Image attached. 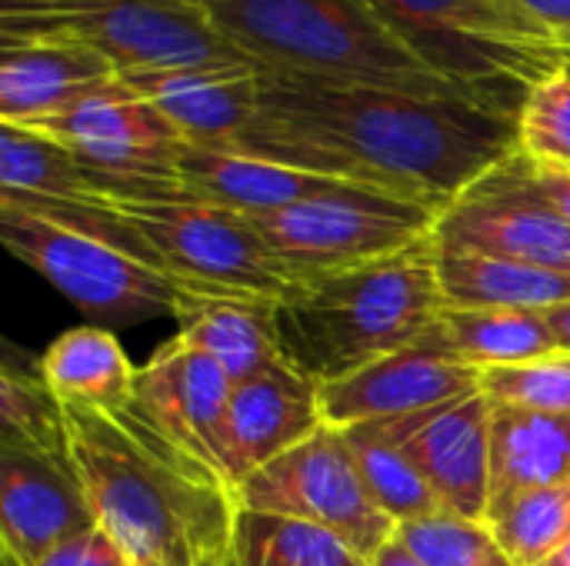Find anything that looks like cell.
<instances>
[{"label": "cell", "mask_w": 570, "mask_h": 566, "mask_svg": "<svg viewBox=\"0 0 570 566\" xmlns=\"http://www.w3.org/2000/svg\"><path fill=\"white\" fill-rule=\"evenodd\" d=\"M234 566H237V564H234Z\"/></svg>", "instance_id": "ab89813d"}, {"label": "cell", "mask_w": 570, "mask_h": 566, "mask_svg": "<svg viewBox=\"0 0 570 566\" xmlns=\"http://www.w3.org/2000/svg\"><path fill=\"white\" fill-rule=\"evenodd\" d=\"M97 527L127 566H234L237 487L174 444L134 397L104 414L60 400Z\"/></svg>", "instance_id": "7a4b0ae2"}, {"label": "cell", "mask_w": 570, "mask_h": 566, "mask_svg": "<svg viewBox=\"0 0 570 566\" xmlns=\"http://www.w3.org/2000/svg\"><path fill=\"white\" fill-rule=\"evenodd\" d=\"M481 394L498 407L570 414V354H554L524 367L481 370Z\"/></svg>", "instance_id": "d6a6232c"}, {"label": "cell", "mask_w": 570, "mask_h": 566, "mask_svg": "<svg viewBox=\"0 0 570 566\" xmlns=\"http://www.w3.org/2000/svg\"><path fill=\"white\" fill-rule=\"evenodd\" d=\"M544 317H548V327H551V334L558 340V350L570 354V300L558 304V307H548Z\"/></svg>", "instance_id": "74e56055"}, {"label": "cell", "mask_w": 570, "mask_h": 566, "mask_svg": "<svg viewBox=\"0 0 570 566\" xmlns=\"http://www.w3.org/2000/svg\"><path fill=\"white\" fill-rule=\"evenodd\" d=\"M324 424L321 384L297 364L281 360L244 384H234L227 407V470L240 484L284 457L297 444L311 440Z\"/></svg>", "instance_id": "ac0fdd59"}, {"label": "cell", "mask_w": 570, "mask_h": 566, "mask_svg": "<svg viewBox=\"0 0 570 566\" xmlns=\"http://www.w3.org/2000/svg\"><path fill=\"white\" fill-rule=\"evenodd\" d=\"M0 447H17L43 457H70V430L60 397L43 380L40 367L27 370L13 360L0 370Z\"/></svg>", "instance_id": "f1b7e54d"}, {"label": "cell", "mask_w": 570, "mask_h": 566, "mask_svg": "<svg viewBox=\"0 0 570 566\" xmlns=\"http://www.w3.org/2000/svg\"><path fill=\"white\" fill-rule=\"evenodd\" d=\"M481 394V370L458 360L438 330L407 350L381 357L347 377L321 384V414L334 430L411 417Z\"/></svg>", "instance_id": "4fadbf2b"}, {"label": "cell", "mask_w": 570, "mask_h": 566, "mask_svg": "<svg viewBox=\"0 0 570 566\" xmlns=\"http://www.w3.org/2000/svg\"><path fill=\"white\" fill-rule=\"evenodd\" d=\"M120 70L94 47L67 40H0V123L33 127Z\"/></svg>", "instance_id": "ffe728a7"}, {"label": "cell", "mask_w": 570, "mask_h": 566, "mask_svg": "<svg viewBox=\"0 0 570 566\" xmlns=\"http://www.w3.org/2000/svg\"><path fill=\"white\" fill-rule=\"evenodd\" d=\"M247 217L274 260L294 277V284H301L417 247L431 240L441 214L384 190L354 187Z\"/></svg>", "instance_id": "9c48e42d"}, {"label": "cell", "mask_w": 570, "mask_h": 566, "mask_svg": "<svg viewBox=\"0 0 570 566\" xmlns=\"http://www.w3.org/2000/svg\"><path fill=\"white\" fill-rule=\"evenodd\" d=\"M367 566H428V564H421L407 547H404V540L394 534L371 560H367Z\"/></svg>", "instance_id": "8d00e7d4"}, {"label": "cell", "mask_w": 570, "mask_h": 566, "mask_svg": "<svg viewBox=\"0 0 570 566\" xmlns=\"http://www.w3.org/2000/svg\"><path fill=\"white\" fill-rule=\"evenodd\" d=\"M0 40H67L120 73L240 57L197 0H0Z\"/></svg>", "instance_id": "8992f818"}, {"label": "cell", "mask_w": 570, "mask_h": 566, "mask_svg": "<svg viewBox=\"0 0 570 566\" xmlns=\"http://www.w3.org/2000/svg\"><path fill=\"white\" fill-rule=\"evenodd\" d=\"M434 240V237H431ZM444 307L548 310L570 300V270L434 244Z\"/></svg>", "instance_id": "7402d4cb"}, {"label": "cell", "mask_w": 570, "mask_h": 566, "mask_svg": "<svg viewBox=\"0 0 570 566\" xmlns=\"http://www.w3.org/2000/svg\"><path fill=\"white\" fill-rule=\"evenodd\" d=\"M230 377L217 360L184 347L177 337L160 344L137 367V400L154 424L190 457L230 480L227 470V407ZM234 484V480H230ZM237 487V484H234Z\"/></svg>", "instance_id": "9a60e30c"}, {"label": "cell", "mask_w": 570, "mask_h": 566, "mask_svg": "<svg viewBox=\"0 0 570 566\" xmlns=\"http://www.w3.org/2000/svg\"><path fill=\"white\" fill-rule=\"evenodd\" d=\"M444 210L521 150L518 113L261 70V103L227 147Z\"/></svg>", "instance_id": "6da1fadb"}, {"label": "cell", "mask_w": 570, "mask_h": 566, "mask_svg": "<svg viewBox=\"0 0 570 566\" xmlns=\"http://www.w3.org/2000/svg\"><path fill=\"white\" fill-rule=\"evenodd\" d=\"M434 330L444 340V347L474 370L524 367L561 354L544 310L444 307L438 314Z\"/></svg>", "instance_id": "d4e9b609"}, {"label": "cell", "mask_w": 570, "mask_h": 566, "mask_svg": "<svg viewBox=\"0 0 570 566\" xmlns=\"http://www.w3.org/2000/svg\"><path fill=\"white\" fill-rule=\"evenodd\" d=\"M491 417L484 394L374 424L428 480L448 514L484 520L491 504Z\"/></svg>", "instance_id": "5bb4252c"}, {"label": "cell", "mask_w": 570, "mask_h": 566, "mask_svg": "<svg viewBox=\"0 0 570 566\" xmlns=\"http://www.w3.org/2000/svg\"><path fill=\"white\" fill-rule=\"evenodd\" d=\"M404 547L428 566H518L484 520L434 514L397 527Z\"/></svg>", "instance_id": "4dcf8cb0"}, {"label": "cell", "mask_w": 570, "mask_h": 566, "mask_svg": "<svg viewBox=\"0 0 570 566\" xmlns=\"http://www.w3.org/2000/svg\"><path fill=\"white\" fill-rule=\"evenodd\" d=\"M23 130L63 143L94 170L140 180H177V157L187 143L184 133L124 77L94 87L67 110Z\"/></svg>", "instance_id": "7c38bea8"}, {"label": "cell", "mask_w": 570, "mask_h": 566, "mask_svg": "<svg viewBox=\"0 0 570 566\" xmlns=\"http://www.w3.org/2000/svg\"><path fill=\"white\" fill-rule=\"evenodd\" d=\"M541 566H570V537Z\"/></svg>", "instance_id": "f35d334b"}, {"label": "cell", "mask_w": 570, "mask_h": 566, "mask_svg": "<svg viewBox=\"0 0 570 566\" xmlns=\"http://www.w3.org/2000/svg\"><path fill=\"white\" fill-rule=\"evenodd\" d=\"M531 170H534L538 187L548 193V200L558 207V214L568 220L570 227V167H551V163H534L531 160Z\"/></svg>", "instance_id": "d590c367"}, {"label": "cell", "mask_w": 570, "mask_h": 566, "mask_svg": "<svg viewBox=\"0 0 570 566\" xmlns=\"http://www.w3.org/2000/svg\"><path fill=\"white\" fill-rule=\"evenodd\" d=\"M234 564L237 566H367L361 554H354L331 530L277 517L244 510L237 514L234 530Z\"/></svg>", "instance_id": "4316f807"}, {"label": "cell", "mask_w": 570, "mask_h": 566, "mask_svg": "<svg viewBox=\"0 0 570 566\" xmlns=\"http://www.w3.org/2000/svg\"><path fill=\"white\" fill-rule=\"evenodd\" d=\"M90 527H97V517L73 457L0 447V540L7 560L33 566Z\"/></svg>", "instance_id": "2e32d148"}, {"label": "cell", "mask_w": 570, "mask_h": 566, "mask_svg": "<svg viewBox=\"0 0 570 566\" xmlns=\"http://www.w3.org/2000/svg\"><path fill=\"white\" fill-rule=\"evenodd\" d=\"M237 500L244 510L317 524L364 560L397 534V524L371 497L354 454L334 427H321L311 440L250 474Z\"/></svg>", "instance_id": "30bf717a"}, {"label": "cell", "mask_w": 570, "mask_h": 566, "mask_svg": "<svg viewBox=\"0 0 570 566\" xmlns=\"http://www.w3.org/2000/svg\"><path fill=\"white\" fill-rule=\"evenodd\" d=\"M431 237L441 247L570 270L568 220L538 187L531 157L521 150L451 200Z\"/></svg>", "instance_id": "8fae6325"}, {"label": "cell", "mask_w": 570, "mask_h": 566, "mask_svg": "<svg viewBox=\"0 0 570 566\" xmlns=\"http://www.w3.org/2000/svg\"><path fill=\"white\" fill-rule=\"evenodd\" d=\"M441 310L434 240H424L384 260L301 280L277 304V327L287 360L324 384L421 344Z\"/></svg>", "instance_id": "277c9868"}, {"label": "cell", "mask_w": 570, "mask_h": 566, "mask_svg": "<svg viewBox=\"0 0 570 566\" xmlns=\"http://www.w3.org/2000/svg\"><path fill=\"white\" fill-rule=\"evenodd\" d=\"M341 437H344L347 450L354 454L371 497L397 527L444 510L441 500L434 497V490L428 487V480L417 474V467L374 424L347 427V430H341Z\"/></svg>", "instance_id": "f546056e"}, {"label": "cell", "mask_w": 570, "mask_h": 566, "mask_svg": "<svg viewBox=\"0 0 570 566\" xmlns=\"http://www.w3.org/2000/svg\"><path fill=\"white\" fill-rule=\"evenodd\" d=\"M33 566H127V560H124V554L117 550V544L100 527H90V530H83V534L57 544L53 550H47Z\"/></svg>", "instance_id": "836d02e7"}, {"label": "cell", "mask_w": 570, "mask_h": 566, "mask_svg": "<svg viewBox=\"0 0 570 566\" xmlns=\"http://www.w3.org/2000/svg\"><path fill=\"white\" fill-rule=\"evenodd\" d=\"M0 190L107 203L117 197L120 177L87 167L63 143L37 130L0 123Z\"/></svg>", "instance_id": "484cf974"}, {"label": "cell", "mask_w": 570, "mask_h": 566, "mask_svg": "<svg viewBox=\"0 0 570 566\" xmlns=\"http://www.w3.org/2000/svg\"><path fill=\"white\" fill-rule=\"evenodd\" d=\"M40 374L60 400L117 410L137 397V367L107 327H73L40 357Z\"/></svg>", "instance_id": "cb8c5ba5"}, {"label": "cell", "mask_w": 570, "mask_h": 566, "mask_svg": "<svg viewBox=\"0 0 570 566\" xmlns=\"http://www.w3.org/2000/svg\"><path fill=\"white\" fill-rule=\"evenodd\" d=\"M524 13L544 23L564 47H570V0H514Z\"/></svg>", "instance_id": "e575fe53"}, {"label": "cell", "mask_w": 570, "mask_h": 566, "mask_svg": "<svg viewBox=\"0 0 570 566\" xmlns=\"http://www.w3.org/2000/svg\"><path fill=\"white\" fill-rule=\"evenodd\" d=\"M441 73L521 110L528 90L570 67L564 47L514 0H374Z\"/></svg>", "instance_id": "5b68a950"}, {"label": "cell", "mask_w": 570, "mask_h": 566, "mask_svg": "<svg viewBox=\"0 0 570 566\" xmlns=\"http://www.w3.org/2000/svg\"><path fill=\"white\" fill-rule=\"evenodd\" d=\"M177 180L197 200H207L237 214H274L294 203H307L317 197H334V193L361 187V183H347L337 177L287 167L277 160L250 157L240 150L200 147L190 140L184 143L177 157Z\"/></svg>", "instance_id": "d6986e66"}, {"label": "cell", "mask_w": 570, "mask_h": 566, "mask_svg": "<svg viewBox=\"0 0 570 566\" xmlns=\"http://www.w3.org/2000/svg\"><path fill=\"white\" fill-rule=\"evenodd\" d=\"M518 140L534 163L570 167V67L528 90L518 113Z\"/></svg>", "instance_id": "1f68e13d"}, {"label": "cell", "mask_w": 570, "mask_h": 566, "mask_svg": "<svg viewBox=\"0 0 570 566\" xmlns=\"http://www.w3.org/2000/svg\"><path fill=\"white\" fill-rule=\"evenodd\" d=\"M3 247L63 294L94 327H124L150 317H180L194 300L184 287L137 257L47 220L0 197Z\"/></svg>", "instance_id": "52a82bcc"}, {"label": "cell", "mask_w": 570, "mask_h": 566, "mask_svg": "<svg viewBox=\"0 0 570 566\" xmlns=\"http://www.w3.org/2000/svg\"><path fill=\"white\" fill-rule=\"evenodd\" d=\"M217 37L267 73L417 97H458L521 113L441 73L374 0H197Z\"/></svg>", "instance_id": "3957f363"}, {"label": "cell", "mask_w": 570, "mask_h": 566, "mask_svg": "<svg viewBox=\"0 0 570 566\" xmlns=\"http://www.w3.org/2000/svg\"><path fill=\"white\" fill-rule=\"evenodd\" d=\"M110 207L147 240L164 277L194 297L281 304L297 287L247 214L207 200H127Z\"/></svg>", "instance_id": "ba28073f"}, {"label": "cell", "mask_w": 570, "mask_h": 566, "mask_svg": "<svg viewBox=\"0 0 570 566\" xmlns=\"http://www.w3.org/2000/svg\"><path fill=\"white\" fill-rule=\"evenodd\" d=\"M184 347L207 354L224 367L230 384L287 360L277 327V304L250 297H200L177 317Z\"/></svg>", "instance_id": "44dd1931"}, {"label": "cell", "mask_w": 570, "mask_h": 566, "mask_svg": "<svg viewBox=\"0 0 570 566\" xmlns=\"http://www.w3.org/2000/svg\"><path fill=\"white\" fill-rule=\"evenodd\" d=\"M190 143L234 147L257 117L261 67L247 57L120 73Z\"/></svg>", "instance_id": "e0dca14e"}, {"label": "cell", "mask_w": 570, "mask_h": 566, "mask_svg": "<svg viewBox=\"0 0 570 566\" xmlns=\"http://www.w3.org/2000/svg\"><path fill=\"white\" fill-rule=\"evenodd\" d=\"M484 524L518 566H541L570 537V487H524L491 497Z\"/></svg>", "instance_id": "83f0119b"}, {"label": "cell", "mask_w": 570, "mask_h": 566, "mask_svg": "<svg viewBox=\"0 0 570 566\" xmlns=\"http://www.w3.org/2000/svg\"><path fill=\"white\" fill-rule=\"evenodd\" d=\"M524 487H570V414L494 404L491 497Z\"/></svg>", "instance_id": "603a6c76"}]
</instances>
